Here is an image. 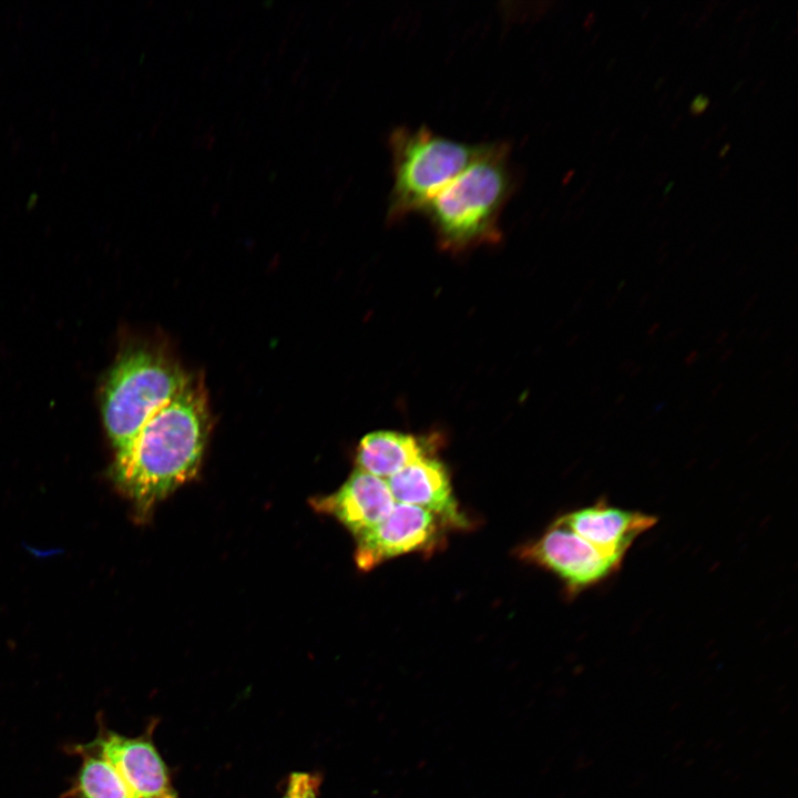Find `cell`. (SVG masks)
<instances>
[{
  "label": "cell",
  "instance_id": "1",
  "mask_svg": "<svg viewBox=\"0 0 798 798\" xmlns=\"http://www.w3.org/2000/svg\"><path fill=\"white\" fill-rule=\"evenodd\" d=\"M207 434L204 391L190 380L125 449L116 452L113 479L139 515H147L157 502L195 475Z\"/></svg>",
  "mask_w": 798,
  "mask_h": 798
},
{
  "label": "cell",
  "instance_id": "2",
  "mask_svg": "<svg viewBox=\"0 0 798 798\" xmlns=\"http://www.w3.org/2000/svg\"><path fill=\"white\" fill-rule=\"evenodd\" d=\"M507 143H483L480 154L424 206L440 242L462 248L498 235V218L515 186Z\"/></svg>",
  "mask_w": 798,
  "mask_h": 798
},
{
  "label": "cell",
  "instance_id": "3",
  "mask_svg": "<svg viewBox=\"0 0 798 798\" xmlns=\"http://www.w3.org/2000/svg\"><path fill=\"white\" fill-rule=\"evenodd\" d=\"M393 184L388 217L422 212L428 202L480 154L483 144L439 135L427 126L396 127L389 137Z\"/></svg>",
  "mask_w": 798,
  "mask_h": 798
},
{
  "label": "cell",
  "instance_id": "4",
  "mask_svg": "<svg viewBox=\"0 0 798 798\" xmlns=\"http://www.w3.org/2000/svg\"><path fill=\"white\" fill-rule=\"evenodd\" d=\"M172 359L135 350L115 365L103 397V420L116 452L125 449L144 423L190 381Z\"/></svg>",
  "mask_w": 798,
  "mask_h": 798
},
{
  "label": "cell",
  "instance_id": "5",
  "mask_svg": "<svg viewBox=\"0 0 798 798\" xmlns=\"http://www.w3.org/2000/svg\"><path fill=\"white\" fill-rule=\"evenodd\" d=\"M521 556L557 576L571 597L604 583L622 566L557 520L523 546Z\"/></svg>",
  "mask_w": 798,
  "mask_h": 798
},
{
  "label": "cell",
  "instance_id": "6",
  "mask_svg": "<svg viewBox=\"0 0 798 798\" xmlns=\"http://www.w3.org/2000/svg\"><path fill=\"white\" fill-rule=\"evenodd\" d=\"M98 732L90 741L115 768L134 798H177L168 768L153 739L154 723L135 737L122 735L96 716Z\"/></svg>",
  "mask_w": 798,
  "mask_h": 798
},
{
  "label": "cell",
  "instance_id": "7",
  "mask_svg": "<svg viewBox=\"0 0 798 798\" xmlns=\"http://www.w3.org/2000/svg\"><path fill=\"white\" fill-rule=\"evenodd\" d=\"M446 526L438 515L426 509L396 502L380 523L357 538L356 564L369 571L398 555L432 551Z\"/></svg>",
  "mask_w": 798,
  "mask_h": 798
},
{
  "label": "cell",
  "instance_id": "8",
  "mask_svg": "<svg viewBox=\"0 0 798 798\" xmlns=\"http://www.w3.org/2000/svg\"><path fill=\"white\" fill-rule=\"evenodd\" d=\"M606 557L623 563L635 540L657 523V518L623 509L600 498L556 519Z\"/></svg>",
  "mask_w": 798,
  "mask_h": 798
},
{
  "label": "cell",
  "instance_id": "9",
  "mask_svg": "<svg viewBox=\"0 0 798 798\" xmlns=\"http://www.w3.org/2000/svg\"><path fill=\"white\" fill-rule=\"evenodd\" d=\"M311 503L318 512L334 516L357 539L380 523L396 501L387 481L356 469L337 491Z\"/></svg>",
  "mask_w": 798,
  "mask_h": 798
},
{
  "label": "cell",
  "instance_id": "10",
  "mask_svg": "<svg viewBox=\"0 0 798 798\" xmlns=\"http://www.w3.org/2000/svg\"><path fill=\"white\" fill-rule=\"evenodd\" d=\"M387 484L396 502L426 509L449 528L468 526L453 495L450 474L440 461L423 457L389 477Z\"/></svg>",
  "mask_w": 798,
  "mask_h": 798
},
{
  "label": "cell",
  "instance_id": "11",
  "mask_svg": "<svg viewBox=\"0 0 798 798\" xmlns=\"http://www.w3.org/2000/svg\"><path fill=\"white\" fill-rule=\"evenodd\" d=\"M64 749L81 763L59 798H134L115 768L90 741L69 744Z\"/></svg>",
  "mask_w": 798,
  "mask_h": 798
},
{
  "label": "cell",
  "instance_id": "12",
  "mask_svg": "<svg viewBox=\"0 0 798 798\" xmlns=\"http://www.w3.org/2000/svg\"><path fill=\"white\" fill-rule=\"evenodd\" d=\"M427 456V450L416 437L380 430L361 439L357 448L356 463L359 470L388 479Z\"/></svg>",
  "mask_w": 798,
  "mask_h": 798
},
{
  "label": "cell",
  "instance_id": "13",
  "mask_svg": "<svg viewBox=\"0 0 798 798\" xmlns=\"http://www.w3.org/2000/svg\"><path fill=\"white\" fill-rule=\"evenodd\" d=\"M310 774L294 773L289 776L283 798H303Z\"/></svg>",
  "mask_w": 798,
  "mask_h": 798
},
{
  "label": "cell",
  "instance_id": "14",
  "mask_svg": "<svg viewBox=\"0 0 798 798\" xmlns=\"http://www.w3.org/2000/svg\"><path fill=\"white\" fill-rule=\"evenodd\" d=\"M709 96L703 93L697 94L689 104V113L694 116L703 114L709 106Z\"/></svg>",
  "mask_w": 798,
  "mask_h": 798
},
{
  "label": "cell",
  "instance_id": "15",
  "mask_svg": "<svg viewBox=\"0 0 798 798\" xmlns=\"http://www.w3.org/2000/svg\"><path fill=\"white\" fill-rule=\"evenodd\" d=\"M319 786L320 778L316 775H310L303 798H317Z\"/></svg>",
  "mask_w": 798,
  "mask_h": 798
},
{
  "label": "cell",
  "instance_id": "16",
  "mask_svg": "<svg viewBox=\"0 0 798 798\" xmlns=\"http://www.w3.org/2000/svg\"><path fill=\"white\" fill-rule=\"evenodd\" d=\"M698 357H699L698 351H697V350H693V351H690V352L685 357L684 362L686 364V366H690V365H693V364L696 362V360L698 359Z\"/></svg>",
  "mask_w": 798,
  "mask_h": 798
},
{
  "label": "cell",
  "instance_id": "17",
  "mask_svg": "<svg viewBox=\"0 0 798 798\" xmlns=\"http://www.w3.org/2000/svg\"><path fill=\"white\" fill-rule=\"evenodd\" d=\"M595 17H596L595 11H590L589 14L586 16L585 21H584V25H585L587 29H590L591 25L595 22V19H596Z\"/></svg>",
  "mask_w": 798,
  "mask_h": 798
},
{
  "label": "cell",
  "instance_id": "18",
  "mask_svg": "<svg viewBox=\"0 0 798 798\" xmlns=\"http://www.w3.org/2000/svg\"><path fill=\"white\" fill-rule=\"evenodd\" d=\"M634 365H635V364H634V361H632V360L623 361V362L620 365L618 370H620L621 372H628V371L634 367Z\"/></svg>",
  "mask_w": 798,
  "mask_h": 798
},
{
  "label": "cell",
  "instance_id": "19",
  "mask_svg": "<svg viewBox=\"0 0 798 798\" xmlns=\"http://www.w3.org/2000/svg\"><path fill=\"white\" fill-rule=\"evenodd\" d=\"M757 296H758L757 294L750 296V298L747 300L745 307L743 308L741 315L747 314V313L749 311V309L751 308V306L755 304V301H756V299H757Z\"/></svg>",
  "mask_w": 798,
  "mask_h": 798
},
{
  "label": "cell",
  "instance_id": "20",
  "mask_svg": "<svg viewBox=\"0 0 798 798\" xmlns=\"http://www.w3.org/2000/svg\"><path fill=\"white\" fill-rule=\"evenodd\" d=\"M681 331H682L681 328L674 329V330L669 331V332L664 337V341H671V340L675 339V338L681 334Z\"/></svg>",
  "mask_w": 798,
  "mask_h": 798
},
{
  "label": "cell",
  "instance_id": "21",
  "mask_svg": "<svg viewBox=\"0 0 798 798\" xmlns=\"http://www.w3.org/2000/svg\"><path fill=\"white\" fill-rule=\"evenodd\" d=\"M667 176H668L667 172H662L657 175V177H655L654 182L656 183V185H662V184H664Z\"/></svg>",
  "mask_w": 798,
  "mask_h": 798
},
{
  "label": "cell",
  "instance_id": "22",
  "mask_svg": "<svg viewBox=\"0 0 798 798\" xmlns=\"http://www.w3.org/2000/svg\"><path fill=\"white\" fill-rule=\"evenodd\" d=\"M730 146H732L730 143L724 144V145L722 146V149L718 151V154H717L718 157H724V156L728 153V151L730 150Z\"/></svg>",
  "mask_w": 798,
  "mask_h": 798
},
{
  "label": "cell",
  "instance_id": "23",
  "mask_svg": "<svg viewBox=\"0 0 798 798\" xmlns=\"http://www.w3.org/2000/svg\"><path fill=\"white\" fill-rule=\"evenodd\" d=\"M727 337H728V330L723 329L716 339V344H718V345L723 344L724 340L727 339Z\"/></svg>",
  "mask_w": 798,
  "mask_h": 798
},
{
  "label": "cell",
  "instance_id": "24",
  "mask_svg": "<svg viewBox=\"0 0 798 798\" xmlns=\"http://www.w3.org/2000/svg\"><path fill=\"white\" fill-rule=\"evenodd\" d=\"M733 351V348L725 350L719 358V362H725L732 356Z\"/></svg>",
  "mask_w": 798,
  "mask_h": 798
},
{
  "label": "cell",
  "instance_id": "25",
  "mask_svg": "<svg viewBox=\"0 0 798 798\" xmlns=\"http://www.w3.org/2000/svg\"><path fill=\"white\" fill-rule=\"evenodd\" d=\"M641 369H642L641 366L634 365V367L628 371V376L631 378H635L640 374Z\"/></svg>",
  "mask_w": 798,
  "mask_h": 798
},
{
  "label": "cell",
  "instance_id": "26",
  "mask_svg": "<svg viewBox=\"0 0 798 798\" xmlns=\"http://www.w3.org/2000/svg\"><path fill=\"white\" fill-rule=\"evenodd\" d=\"M649 300V295L644 294L638 303V309H642Z\"/></svg>",
  "mask_w": 798,
  "mask_h": 798
},
{
  "label": "cell",
  "instance_id": "27",
  "mask_svg": "<svg viewBox=\"0 0 798 798\" xmlns=\"http://www.w3.org/2000/svg\"><path fill=\"white\" fill-rule=\"evenodd\" d=\"M665 81H666V76H665V75L658 78V79L656 80V83L654 84V90L656 91V90L661 89L662 85L665 83Z\"/></svg>",
  "mask_w": 798,
  "mask_h": 798
},
{
  "label": "cell",
  "instance_id": "28",
  "mask_svg": "<svg viewBox=\"0 0 798 798\" xmlns=\"http://www.w3.org/2000/svg\"><path fill=\"white\" fill-rule=\"evenodd\" d=\"M745 82H746L745 79H743L741 81L737 82V83L733 86V89H732V91H730V94H733V93H735L736 91H738V90L745 84Z\"/></svg>",
  "mask_w": 798,
  "mask_h": 798
},
{
  "label": "cell",
  "instance_id": "29",
  "mask_svg": "<svg viewBox=\"0 0 798 798\" xmlns=\"http://www.w3.org/2000/svg\"><path fill=\"white\" fill-rule=\"evenodd\" d=\"M658 327H659V324L652 325L651 329L647 330V335L649 337H653L654 334L657 331Z\"/></svg>",
  "mask_w": 798,
  "mask_h": 798
},
{
  "label": "cell",
  "instance_id": "30",
  "mask_svg": "<svg viewBox=\"0 0 798 798\" xmlns=\"http://www.w3.org/2000/svg\"><path fill=\"white\" fill-rule=\"evenodd\" d=\"M722 387H723V383H719L718 386H716V387L714 388V390H713V392H712V395H710V398H712V399L715 398V397L717 396V393H719Z\"/></svg>",
  "mask_w": 798,
  "mask_h": 798
},
{
  "label": "cell",
  "instance_id": "31",
  "mask_svg": "<svg viewBox=\"0 0 798 798\" xmlns=\"http://www.w3.org/2000/svg\"><path fill=\"white\" fill-rule=\"evenodd\" d=\"M727 129H728V125L724 124V125L719 129V131H717L716 136H717V137H720V136L726 132Z\"/></svg>",
  "mask_w": 798,
  "mask_h": 798
},
{
  "label": "cell",
  "instance_id": "32",
  "mask_svg": "<svg viewBox=\"0 0 798 798\" xmlns=\"http://www.w3.org/2000/svg\"><path fill=\"white\" fill-rule=\"evenodd\" d=\"M616 300V296H612L606 300L605 307L610 308Z\"/></svg>",
  "mask_w": 798,
  "mask_h": 798
},
{
  "label": "cell",
  "instance_id": "33",
  "mask_svg": "<svg viewBox=\"0 0 798 798\" xmlns=\"http://www.w3.org/2000/svg\"><path fill=\"white\" fill-rule=\"evenodd\" d=\"M620 130H621V126L617 125V126L615 127V130H614L613 132H611L608 140H610V141L613 140V139L617 135V133L620 132Z\"/></svg>",
  "mask_w": 798,
  "mask_h": 798
},
{
  "label": "cell",
  "instance_id": "34",
  "mask_svg": "<svg viewBox=\"0 0 798 798\" xmlns=\"http://www.w3.org/2000/svg\"><path fill=\"white\" fill-rule=\"evenodd\" d=\"M675 182L671 181L664 188V195H666L674 186Z\"/></svg>",
  "mask_w": 798,
  "mask_h": 798
},
{
  "label": "cell",
  "instance_id": "35",
  "mask_svg": "<svg viewBox=\"0 0 798 798\" xmlns=\"http://www.w3.org/2000/svg\"><path fill=\"white\" fill-rule=\"evenodd\" d=\"M682 120H683L682 115H678V116L675 119V121H673L672 127H673V129H676V127L679 125V123L682 122Z\"/></svg>",
  "mask_w": 798,
  "mask_h": 798
},
{
  "label": "cell",
  "instance_id": "36",
  "mask_svg": "<svg viewBox=\"0 0 798 798\" xmlns=\"http://www.w3.org/2000/svg\"><path fill=\"white\" fill-rule=\"evenodd\" d=\"M771 332H773L771 329H767L764 334V337H760V342H764L768 338V336H770Z\"/></svg>",
  "mask_w": 798,
  "mask_h": 798
},
{
  "label": "cell",
  "instance_id": "37",
  "mask_svg": "<svg viewBox=\"0 0 798 798\" xmlns=\"http://www.w3.org/2000/svg\"><path fill=\"white\" fill-rule=\"evenodd\" d=\"M710 336H712V330L708 329V330L700 337V340L705 341V340H707L708 338H710Z\"/></svg>",
  "mask_w": 798,
  "mask_h": 798
},
{
  "label": "cell",
  "instance_id": "38",
  "mask_svg": "<svg viewBox=\"0 0 798 798\" xmlns=\"http://www.w3.org/2000/svg\"><path fill=\"white\" fill-rule=\"evenodd\" d=\"M764 84H765V80H761V81L755 86V89H754L753 91H754L755 93H757V92L761 89V86H764Z\"/></svg>",
  "mask_w": 798,
  "mask_h": 798
},
{
  "label": "cell",
  "instance_id": "39",
  "mask_svg": "<svg viewBox=\"0 0 798 798\" xmlns=\"http://www.w3.org/2000/svg\"><path fill=\"white\" fill-rule=\"evenodd\" d=\"M729 171V165H726L723 167L722 172L719 173L720 177H724L726 173Z\"/></svg>",
  "mask_w": 798,
  "mask_h": 798
},
{
  "label": "cell",
  "instance_id": "40",
  "mask_svg": "<svg viewBox=\"0 0 798 798\" xmlns=\"http://www.w3.org/2000/svg\"><path fill=\"white\" fill-rule=\"evenodd\" d=\"M689 405H690V401H689L688 399H686V400L679 406V408H681V410H683V409H686Z\"/></svg>",
  "mask_w": 798,
  "mask_h": 798
},
{
  "label": "cell",
  "instance_id": "41",
  "mask_svg": "<svg viewBox=\"0 0 798 798\" xmlns=\"http://www.w3.org/2000/svg\"><path fill=\"white\" fill-rule=\"evenodd\" d=\"M683 92H684V86H679V89L677 90V92L675 94V99L678 100Z\"/></svg>",
  "mask_w": 798,
  "mask_h": 798
},
{
  "label": "cell",
  "instance_id": "42",
  "mask_svg": "<svg viewBox=\"0 0 798 798\" xmlns=\"http://www.w3.org/2000/svg\"><path fill=\"white\" fill-rule=\"evenodd\" d=\"M714 352H716V348H715V347H713V348H710L709 350H707L705 355H706V357H712Z\"/></svg>",
  "mask_w": 798,
  "mask_h": 798
},
{
  "label": "cell",
  "instance_id": "43",
  "mask_svg": "<svg viewBox=\"0 0 798 798\" xmlns=\"http://www.w3.org/2000/svg\"><path fill=\"white\" fill-rule=\"evenodd\" d=\"M747 11H748V9H747V8H746V9H744V10H743V11H741V12H740V13L738 14V17H737V21H740V20L743 19L744 14H746V12H747Z\"/></svg>",
  "mask_w": 798,
  "mask_h": 798
},
{
  "label": "cell",
  "instance_id": "44",
  "mask_svg": "<svg viewBox=\"0 0 798 798\" xmlns=\"http://www.w3.org/2000/svg\"><path fill=\"white\" fill-rule=\"evenodd\" d=\"M623 399H624V395H620L615 400V405L618 406L623 401Z\"/></svg>",
  "mask_w": 798,
  "mask_h": 798
},
{
  "label": "cell",
  "instance_id": "45",
  "mask_svg": "<svg viewBox=\"0 0 798 798\" xmlns=\"http://www.w3.org/2000/svg\"><path fill=\"white\" fill-rule=\"evenodd\" d=\"M666 256H667V253H664V254L661 256V259L657 260V264H658V265L663 264V262L666 259Z\"/></svg>",
  "mask_w": 798,
  "mask_h": 798
},
{
  "label": "cell",
  "instance_id": "46",
  "mask_svg": "<svg viewBox=\"0 0 798 798\" xmlns=\"http://www.w3.org/2000/svg\"><path fill=\"white\" fill-rule=\"evenodd\" d=\"M614 62H615V59H611V60L608 61V64H607V66H606V70H610L611 66L613 68Z\"/></svg>",
  "mask_w": 798,
  "mask_h": 798
},
{
  "label": "cell",
  "instance_id": "47",
  "mask_svg": "<svg viewBox=\"0 0 798 798\" xmlns=\"http://www.w3.org/2000/svg\"><path fill=\"white\" fill-rule=\"evenodd\" d=\"M667 201H668V198L664 197L659 203V208L664 207V205H666Z\"/></svg>",
  "mask_w": 798,
  "mask_h": 798
},
{
  "label": "cell",
  "instance_id": "48",
  "mask_svg": "<svg viewBox=\"0 0 798 798\" xmlns=\"http://www.w3.org/2000/svg\"><path fill=\"white\" fill-rule=\"evenodd\" d=\"M710 139L705 140L704 145L702 146L703 150H706V147L710 144Z\"/></svg>",
  "mask_w": 798,
  "mask_h": 798
},
{
  "label": "cell",
  "instance_id": "49",
  "mask_svg": "<svg viewBox=\"0 0 798 798\" xmlns=\"http://www.w3.org/2000/svg\"><path fill=\"white\" fill-rule=\"evenodd\" d=\"M744 334H746V329L740 330L739 334L737 335V337H735V338L739 339L743 337Z\"/></svg>",
  "mask_w": 798,
  "mask_h": 798
},
{
  "label": "cell",
  "instance_id": "50",
  "mask_svg": "<svg viewBox=\"0 0 798 798\" xmlns=\"http://www.w3.org/2000/svg\"><path fill=\"white\" fill-rule=\"evenodd\" d=\"M666 96H667V94H663V95L661 96V100H659V102H658L659 105H661L662 102L666 99Z\"/></svg>",
  "mask_w": 798,
  "mask_h": 798
},
{
  "label": "cell",
  "instance_id": "51",
  "mask_svg": "<svg viewBox=\"0 0 798 798\" xmlns=\"http://www.w3.org/2000/svg\"><path fill=\"white\" fill-rule=\"evenodd\" d=\"M649 12V7L645 9L644 13L642 14V18H645L646 14Z\"/></svg>",
  "mask_w": 798,
  "mask_h": 798
}]
</instances>
